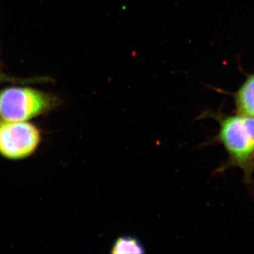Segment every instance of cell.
I'll use <instances>...</instances> for the list:
<instances>
[{
    "mask_svg": "<svg viewBox=\"0 0 254 254\" xmlns=\"http://www.w3.org/2000/svg\"><path fill=\"white\" fill-rule=\"evenodd\" d=\"M236 104L242 115L254 118V74L248 78L237 92Z\"/></svg>",
    "mask_w": 254,
    "mask_h": 254,
    "instance_id": "cell-4",
    "label": "cell"
},
{
    "mask_svg": "<svg viewBox=\"0 0 254 254\" xmlns=\"http://www.w3.org/2000/svg\"><path fill=\"white\" fill-rule=\"evenodd\" d=\"M218 141L230 158L237 163L254 156V118L247 115L227 117L220 120Z\"/></svg>",
    "mask_w": 254,
    "mask_h": 254,
    "instance_id": "cell-2",
    "label": "cell"
},
{
    "mask_svg": "<svg viewBox=\"0 0 254 254\" xmlns=\"http://www.w3.org/2000/svg\"><path fill=\"white\" fill-rule=\"evenodd\" d=\"M110 252L114 254H145V249L136 237L122 235L114 241Z\"/></svg>",
    "mask_w": 254,
    "mask_h": 254,
    "instance_id": "cell-5",
    "label": "cell"
},
{
    "mask_svg": "<svg viewBox=\"0 0 254 254\" xmlns=\"http://www.w3.org/2000/svg\"><path fill=\"white\" fill-rule=\"evenodd\" d=\"M41 141V131L29 121L0 122V155L3 158H27L36 152Z\"/></svg>",
    "mask_w": 254,
    "mask_h": 254,
    "instance_id": "cell-3",
    "label": "cell"
},
{
    "mask_svg": "<svg viewBox=\"0 0 254 254\" xmlns=\"http://www.w3.org/2000/svg\"><path fill=\"white\" fill-rule=\"evenodd\" d=\"M55 100L45 92L26 87L0 91V122H25L46 113Z\"/></svg>",
    "mask_w": 254,
    "mask_h": 254,
    "instance_id": "cell-1",
    "label": "cell"
},
{
    "mask_svg": "<svg viewBox=\"0 0 254 254\" xmlns=\"http://www.w3.org/2000/svg\"><path fill=\"white\" fill-rule=\"evenodd\" d=\"M15 81V80L11 79V78H8L6 77V76H5L4 74H3L1 72V71H0V81Z\"/></svg>",
    "mask_w": 254,
    "mask_h": 254,
    "instance_id": "cell-6",
    "label": "cell"
}]
</instances>
